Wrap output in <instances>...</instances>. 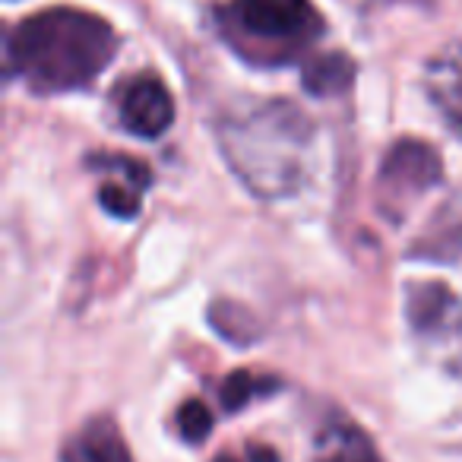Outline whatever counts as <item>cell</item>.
I'll use <instances>...</instances> for the list:
<instances>
[{
    "label": "cell",
    "instance_id": "cell-2",
    "mask_svg": "<svg viewBox=\"0 0 462 462\" xmlns=\"http://www.w3.org/2000/svg\"><path fill=\"white\" fill-rule=\"evenodd\" d=\"M218 143L228 168L260 199H285L308 180L314 127L285 98H266L225 115Z\"/></svg>",
    "mask_w": 462,
    "mask_h": 462
},
{
    "label": "cell",
    "instance_id": "cell-14",
    "mask_svg": "<svg viewBox=\"0 0 462 462\" xmlns=\"http://www.w3.org/2000/svg\"><path fill=\"white\" fill-rule=\"evenodd\" d=\"M251 462H279V456H276V449L257 443V447H251Z\"/></svg>",
    "mask_w": 462,
    "mask_h": 462
},
{
    "label": "cell",
    "instance_id": "cell-5",
    "mask_svg": "<svg viewBox=\"0 0 462 462\" xmlns=\"http://www.w3.org/2000/svg\"><path fill=\"white\" fill-rule=\"evenodd\" d=\"M117 117L134 136L155 140L174 124V98L155 73H140L117 92Z\"/></svg>",
    "mask_w": 462,
    "mask_h": 462
},
{
    "label": "cell",
    "instance_id": "cell-11",
    "mask_svg": "<svg viewBox=\"0 0 462 462\" xmlns=\"http://www.w3.org/2000/svg\"><path fill=\"white\" fill-rule=\"evenodd\" d=\"M453 291L447 285H418V289L409 291V320L415 323V329L421 333H434V329L447 327L449 314H453Z\"/></svg>",
    "mask_w": 462,
    "mask_h": 462
},
{
    "label": "cell",
    "instance_id": "cell-4",
    "mask_svg": "<svg viewBox=\"0 0 462 462\" xmlns=\"http://www.w3.org/2000/svg\"><path fill=\"white\" fill-rule=\"evenodd\" d=\"M440 174L443 162L434 146L421 140H399L380 165V203L390 216L396 212L393 206H399V212L409 209L421 193L440 184Z\"/></svg>",
    "mask_w": 462,
    "mask_h": 462
},
{
    "label": "cell",
    "instance_id": "cell-10",
    "mask_svg": "<svg viewBox=\"0 0 462 462\" xmlns=\"http://www.w3.org/2000/svg\"><path fill=\"white\" fill-rule=\"evenodd\" d=\"M355 79V64L348 54L329 51L314 58L301 73V86L310 96H336V92H346Z\"/></svg>",
    "mask_w": 462,
    "mask_h": 462
},
{
    "label": "cell",
    "instance_id": "cell-9",
    "mask_svg": "<svg viewBox=\"0 0 462 462\" xmlns=\"http://www.w3.org/2000/svg\"><path fill=\"white\" fill-rule=\"evenodd\" d=\"M424 89L443 121L462 134V45H447L428 60Z\"/></svg>",
    "mask_w": 462,
    "mask_h": 462
},
{
    "label": "cell",
    "instance_id": "cell-15",
    "mask_svg": "<svg viewBox=\"0 0 462 462\" xmlns=\"http://www.w3.org/2000/svg\"><path fill=\"white\" fill-rule=\"evenodd\" d=\"M216 462H235V459H231V456H218Z\"/></svg>",
    "mask_w": 462,
    "mask_h": 462
},
{
    "label": "cell",
    "instance_id": "cell-13",
    "mask_svg": "<svg viewBox=\"0 0 462 462\" xmlns=\"http://www.w3.org/2000/svg\"><path fill=\"white\" fill-rule=\"evenodd\" d=\"M254 393H257V380H254L251 374H245V371H235L222 386V405L228 411H238V409H245V405L251 402Z\"/></svg>",
    "mask_w": 462,
    "mask_h": 462
},
{
    "label": "cell",
    "instance_id": "cell-6",
    "mask_svg": "<svg viewBox=\"0 0 462 462\" xmlns=\"http://www.w3.org/2000/svg\"><path fill=\"white\" fill-rule=\"evenodd\" d=\"M89 165L108 178L98 187L102 209L115 218H134L143 206V190L152 184L149 168L130 155H92Z\"/></svg>",
    "mask_w": 462,
    "mask_h": 462
},
{
    "label": "cell",
    "instance_id": "cell-1",
    "mask_svg": "<svg viewBox=\"0 0 462 462\" xmlns=\"http://www.w3.org/2000/svg\"><path fill=\"white\" fill-rule=\"evenodd\" d=\"M117 51V35L102 16L54 7L26 16L7 32V77L39 92H73L89 86Z\"/></svg>",
    "mask_w": 462,
    "mask_h": 462
},
{
    "label": "cell",
    "instance_id": "cell-8",
    "mask_svg": "<svg viewBox=\"0 0 462 462\" xmlns=\"http://www.w3.org/2000/svg\"><path fill=\"white\" fill-rule=\"evenodd\" d=\"M310 462H383V456L361 424L336 415L327 418L314 434Z\"/></svg>",
    "mask_w": 462,
    "mask_h": 462
},
{
    "label": "cell",
    "instance_id": "cell-12",
    "mask_svg": "<svg viewBox=\"0 0 462 462\" xmlns=\"http://www.w3.org/2000/svg\"><path fill=\"white\" fill-rule=\"evenodd\" d=\"M178 430L187 443H203L212 430V415L199 399H187L178 409Z\"/></svg>",
    "mask_w": 462,
    "mask_h": 462
},
{
    "label": "cell",
    "instance_id": "cell-3",
    "mask_svg": "<svg viewBox=\"0 0 462 462\" xmlns=\"http://www.w3.org/2000/svg\"><path fill=\"white\" fill-rule=\"evenodd\" d=\"M225 32L257 64H289L323 35V16L310 0H231Z\"/></svg>",
    "mask_w": 462,
    "mask_h": 462
},
{
    "label": "cell",
    "instance_id": "cell-7",
    "mask_svg": "<svg viewBox=\"0 0 462 462\" xmlns=\"http://www.w3.org/2000/svg\"><path fill=\"white\" fill-rule=\"evenodd\" d=\"M60 462H134L115 418L96 415L67 437Z\"/></svg>",
    "mask_w": 462,
    "mask_h": 462
}]
</instances>
